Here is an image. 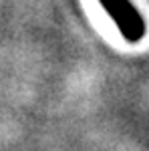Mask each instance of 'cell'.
Returning a JSON list of instances; mask_svg holds the SVG:
<instances>
[{
    "instance_id": "cell-1",
    "label": "cell",
    "mask_w": 149,
    "mask_h": 151,
    "mask_svg": "<svg viewBox=\"0 0 149 151\" xmlns=\"http://www.w3.org/2000/svg\"><path fill=\"white\" fill-rule=\"evenodd\" d=\"M99 4L127 42H139L145 36V20L129 0H99Z\"/></svg>"
}]
</instances>
